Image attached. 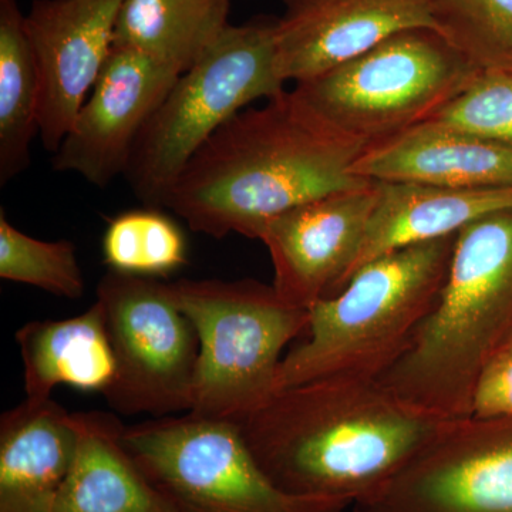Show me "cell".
Instances as JSON below:
<instances>
[{
	"mask_svg": "<svg viewBox=\"0 0 512 512\" xmlns=\"http://www.w3.org/2000/svg\"><path fill=\"white\" fill-rule=\"evenodd\" d=\"M512 333V208L458 231L439 301L379 382L441 420L471 417L478 377Z\"/></svg>",
	"mask_w": 512,
	"mask_h": 512,
	"instance_id": "3",
	"label": "cell"
},
{
	"mask_svg": "<svg viewBox=\"0 0 512 512\" xmlns=\"http://www.w3.org/2000/svg\"><path fill=\"white\" fill-rule=\"evenodd\" d=\"M377 190L375 210L348 282L362 266L379 256L458 234L484 215L512 208V188L454 190L423 184L377 183Z\"/></svg>",
	"mask_w": 512,
	"mask_h": 512,
	"instance_id": "17",
	"label": "cell"
},
{
	"mask_svg": "<svg viewBox=\"0 0 512 512\" xmlns=\"http://www.w3.org/2000/svg\"><path fill=\"white\" fill-rule=\"evenodd\" d=\"M16 342L26 399H50L59 384L104 394L116 376V357L97 301L73 318L26 323L16 332Z\"/></svg>",
	"mask_w": 512,
	"mask_h": 512,
	"instance_id": "19",
	"label": "cell"
},
{
	"mask_svg": "<svg viewBox=\"0 0 512 512\" xmlns=\"http://www.w3.org/2000/svg\"><path fill=\"white\" fill-rule=\"evenodd\" d=\"M104 264L120 274L160 279L188 262L187 238L160 208L121 212L103 235Z\"/></svg>",
	"mask_w": 512,
	"mask_h": 512,
	"instance_id": "22",
	"label": "cell"
},
{
	"mask_svg": "<svg viewBox=\"0 0 512 512\" xmlns=\"http://www.w3.org/2000/svg\"><path fill=\"white\" fill-rule=\"evenodd\" d=\"M447 421L403 402L379 380L323 377L278 390L239 424L255 460L285 493L353 507Z\"/></svg>",
	"mask_w": 512,
	"mask_h": 512,
	"instance_id": "2",
	"label": "cell"
},
{
	"mask_svg": "<svg viewBox=\"0 0 512 512\" xmlns=\"http://www.w3.org/2000/svg\"><path fill=\"white\" fill-rule=\"evenodd\" d=\"M276 20L282 82L316 79L402 30L434 26L433 0H284Z\"/></svg>",
	"mask_w": 512,
	"mask_h": 512,
	"instance_id": "14",
	"label": "cell"
},
{
	"mask_svg": "<svg viewBox=\"0 0 512 512\" xmlns=\"http://www.w3.org/2000/svg\"><path fill=\"white\" fill-rule=\"evenodd\" d=\"M377 183L332 192L278 215L262 232L276 293L309 311L348 284L377 202Z\"/></svg>",
	"mask_w": 512,
	"mask_h": 512,
	"instance_id": "12",
	"label": "cell"
},
{
	"mask_svg": "<svg viewBox=\"0 0 512 512\" xmlns=\"http://www.w3.org/2000/svg\"><path fill=\"white\" fill-rule=\"evenodd\" d=\"M367 147L285 90L222 124L184 168L164 208L198 234L261 239L278 215L370 183L352 173Z\"/></svg>",
	"mask_w": 512,
	"mask_h": 512,
	"instance_id": "1",
	"label": "cell"
},
{
	"mask_svg": "<svg viewBox=\"0 0 512 512\" xmlns=\"http://www.w3.org/2000/svg\"><path fill=\"white\" fill-rule=\"evenodd\" d=\"M40 87L35 55L18 0H0V184L30 165L39 134Z\"/></svg>",
	"mask_w": 512,
	"mask_h": 512,
	"instance_id": "21",
	"label": "cell"
},
{
	"mask_svg": "<svg viewBox=\"0 0 512 512\" xmlns=\"http://www.w3.org/2000/svg\"><path fill=\"white\" fill-rule=\"evenodd\" d=\"M79 448L73 413L26 399L0 417V512H53Z\"/></svg>",
	"mask_w": 512,
	"mask_h": 512,
	"instance_id": "16",
	"label": "cell"
},
{
	"mask_svg": "<svg viewBox=\"0 0 512 512\" xmlns=\"http://www.w3.org/2000/svg\"><path fill=\"white\" fill-rule=\"evenodd\" d=\"M353 512H512V419L450 420Z\"/></svg>",
	"mask_w": 512,
	"mask_h": 512,
	"instance_id": "10",
	"label": "cell"
},
{
	"mask_svg": "<svg viewBox=\"0 0 512 512\" xmlns=\"http://www.w3.org/2000/svg\"><path fill=\"white\" fill-rule=\"evenodd\" d=\"M79 448L53 512H180L144 476L107 412L73 413Z\"/></svg>",
	"mask_w": 512,
	"mask_h": 512,
	"instance_id": "18",
	"label": "cell"
},
{
	"mask_svg": "<svg viewBox=\"0 0 512 512\" xmlns=\"http://www.w3.org/2000/svg\"><path fill=\"white\" fill-rule=\"evenodd\" d=\"M116 376L107 404L124 416L191 412L200 343L170 282L109 271L97 285Z\"/></svg>",
	"mask_w": 512,
	"mask_h": 512,
	"instance_id": "9",
	"label": "cell"
},
{
	"mask_svg": "<svg viewBox=\"0 0 512 512\" xmlns=\"http://www.w3.org/2000/svg\"><path fill=\"white\" fill-rule=\"evenodd\" d=\"M457 234L389 252L309 308L305 339L286 353L276 392L323 379L379 380L439 301Z\"/></svg>",
	"mask_w": 512,
	"mask_h": 512,
	"instance_id": "4",
	"label": "cell"
},
{
	"mask_svg": "<svg viewBox=\"0 0 512 512\" xmlns=\"http://www.w3.org/2000/svg\"><path fill=\"white\" fill-rule=\"evenodd\" d=\"M471 417L512 419V333L488 359L478 377Z\"/></svg>",
	"mask_w": 512,
	"mask_h": 512,
	"instance_id": "26",
	"label": "cell"
},
{
	"mask_svg": "<svg viewBox=\"0 0 512 512\" xmlns=\"http://www.w3.org/2000/svg\"><path fill=\"white\" fill-rule=\"evenodd\" d=\"M170 64L131 47L113 46L53 168L104 188L124 175L141 130L181 76Z\"/></svg>",
	"mask_w": 512,
	"mask_h": 512,
	"instance_id": "11",
	"label": "cell"
},
{
	"mask_svg": "<svg viewBox=\"0 0 512 512\" xmlns=\"http://www.w3.org/2000/svg\"><path fill=\"white\" fill-rule=\"evenodd\" d=\"M478 72L436 29L414 28L293 93L323 123L370 147L429 121Z\"/></svg>",
	"mask_w": 512,
	"mask_h": 512,
	"instance_id": "7",
	"label": "cell"
},
{
	"mask_svg": "<svg viewBox=\"0 0 512 512\" xmlns=\"http://www.w3.org/2000/svg\"><path fill=\"white\" fill-rule=\"evenodd\" d=\"M429 121L512 147V72L480 70Z\"/></svg>",
	"mask_w": 512,
	"mask_h": 512,
	"instance_id": "25",
	"label": "cell"
},
{
	"mask_svg": "<svg viewBox=\"0 0 512 512\" xmlns=\"http://www.w3.org/2000/svg\"><path fill=\"white\" fill-rule=\"evenodd\" d=\"M123 444L180 512H343L332 498L285 493L255 460L241 424L188 412L126 426Z\"/></svg>",
	"mask_w": 512,
	"mask_h": 512,
	"instance_id": "8",
	"label": "cell"
},
{
	"mask_svg": "<svg viewBox=\"0 0 512 512\" xmlns=\"http://www.w3.org/2000/svg\"><path fill=\"white\" fill-rule=\"evenodd\" d=\"M124 0H35L25 16L39 74V136L56 153L114 46Z\"/></svg>",
	"mask_w": 512,
	"mask_h": 512,
	"instance_id": "13",
	"label": "cell"
},
{
	"mask_svg": "<svg viewBox=\"0 0 512 512\" xmlns=\"http://www.w3.org/2000/svg\"><path fill=\"white\" fill-rule=\"evenodd\" d=\"M0 278L43 289L67 299H80L84 276L73 242L42 241L10 224L0 211Z\"/></svg>",
	"mask_w": 512,
	"mask_h": 512,
	"instance_id": "24",
	"label": "cell"
},
{
	"mask_svg": "<svg viewBox=\"0 0 512 512\" xmlns=\"http://www.w3.org/2000/svg\"><path fill=\"white\" fill-rule=\"evenodd\" d=\"M434 26L478 70L512 72V0H433Z\"/></svg>",
	"mask_w": 512,
	"mask_h": 512,
	"instance_id": "23",
	"label": "cell"
},
{
	"mask_svg": "<svg viewBox=\"0 0 512 512\" xmlns=\"http://www.w3.org/2000/svg\"><path fill=\"white\" fill-rule=\"evenodd\" d=\"M275 26L269 19L228 25L178 77L141 130L124 173L146 207L164 208L184 168L222 124L254 101L285 92L276 70Z\"/></svg>",
	"mask_w": 512,
	"mask_h": 512,
	"instance_id": "5",
	"label": "cell"
},
{
	"mask_svg": "<svg viewBox=\"0 0 512 512\" xmlns=\"http://www.w3.org/2000/svg\"><path fill=\"white\" fill-rule=\"evenodd\" d=\"M353 175L454 190L512 188V147L426 121L367 147Z\"/></svg>",
	"mask_w": 512,
	"mask_h": 512,
	"instance_id": "15",
	"label": "cell"
},
{
	"mask_svg": "<svg viewBox=\"0 0 512 512\" xmlns=\"http://www.w3.org/2000/svg\"><path fill=\"white\" fill-rule=\"evenodd\" d=\"M200 343L191 413L241 423L276 393L284 350L309 313L254 279L170 282Z\"/></svg>",
	"mask_w": 512,
	"mask_h": 512,
	"instance_id": "6",
	"label": "cell"
},
{
	"mask_svg": "<svg viewBox=\"0 0 512 512\" xmlns=\"http://www.w3.org/2000/svg\"><path fill=\"white\" fill-rule=\"evenodd\" d=\"M231 0H124L114 45L190 70L229 25Z\"/></svg>",
	"mask_w": 512,
	"mask_h": 512,
	"instance_id": "20",
	"label": "cell"
}]
</instances>
